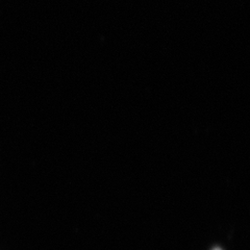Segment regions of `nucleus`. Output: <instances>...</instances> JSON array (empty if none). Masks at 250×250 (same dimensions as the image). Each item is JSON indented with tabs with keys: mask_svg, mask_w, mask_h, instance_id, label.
Listing matches in <instances>:
<instances>
[{
	"mask_svg": "<svg viewBox=\"0 0 250 250\" xmlns=\"http://www.w3.org/2000/svg\"><path fill=\"white\" fill-rule=\"evenodd\" d=\"M213 250H221V249L220 248H214Z\"/></svg>",
	"mask_w": 250,
	"mask_h": 250,
	"instance_id": "obj_1",
	"label": "nucleus"
}]
</instances>
